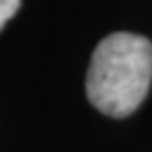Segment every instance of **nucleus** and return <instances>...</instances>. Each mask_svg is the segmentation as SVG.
I'll return each mask as SVG.
<instances>
[{"mask_svg":"<svg viewBox=\"0 0 152 152\" xmlns=\"http://www.w3.org/2000/svg\"><path fill=\"white\" fill-rule=\"evenodd\" d=\"M21 7V0H0V32L7 26L9 19H13Z\"/></svg>","mask_w":152,"mask_h":152,"instance_id":"nucleus-2","label":"nucleus"},{"mask_svg":"<svg viewBox=\"0 0 152 152\" xmlns=\"http://www.w3.org/2000/svg\"><path fill=\"white\" fill-rule=\"evenodd\" d=\"M152 83V42L131 32L106 36L87 72V97L102 114L125 118L146 99Z\"/></svg>","mask_w":152,"mask_h":152,"instance_id":"nucleus-1","label":"nucleus"}]
</instances>
